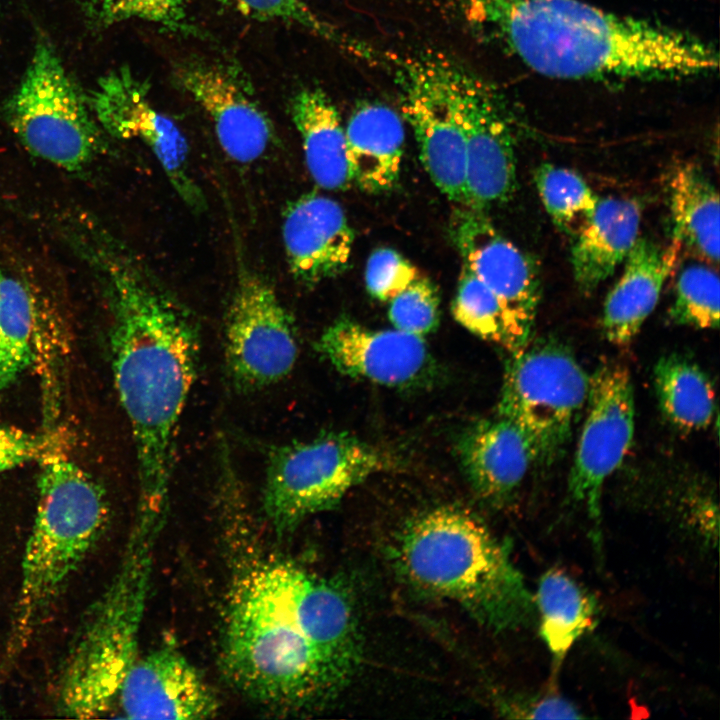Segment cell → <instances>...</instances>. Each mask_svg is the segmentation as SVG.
Here are the masks:
<instances>
[{
    "label": "cell",
    "mask_w": 720,
    "mask_h": 720,
    "mask_svg": "<svg viewBox=\"0 0 720 720\" xmlns=\"http://www.w3.org/2000/svg\"><path fill=\"white\" fill-rule=\"evenodd\" d=\"M228 578L220 665L249 699L280 711L325 704L360 660L356 618L336 583L263 544L241 484L218 489Z\"/></svg>",
    "instance_id": "1"
},
{
    "label": "cell",
    "mask_w": 720,
    "mask_h": 720,
    "mask_svg": "<svg viewBox=\"0 0 720 720\" xmlns=\"http://www.w3.org/2000/svg\"><path fill=\"white\" fill-rule=\"evenodd\" d=\"M91 250L111 314L112 370L136 454L140 511L166 515L176 437L199 360L191 314L128 248L101 233Z\"/></svg>",
    "instance_id": "2"
},
{
    "label": "cell",
    "mask_w": 720,
    "mask_h": 720,
    "mask_svg": "<svg viewBox=\"0 0 720 720\" xmlns=\"http://www.w3.org/2000/svg\"><path fill=\"white\" fill-rule=\"evenodd\" d=\"M439 1L554 79L682 78L719 64L717 51L695 36L581 0Z\"/></svg>",
    "instance_id": "3"
},
{
    "label": "cell",
    "mask_w": 720,
    "mask_h": 720,
    "mask_svg": "<svg viewBox=\"0 0 720 720\" xmlns=\"http://www.w3.org/2000/svg\"><path fill=\"white\" fill-rule=\"evenodd\" d=\"M394 551L409 584L457 603L488 628L533 623L534 596L512 561L510 544L471 513L452 506L423 512L400 531Z\"/></svg>",
    "instance_id": "4"
},
{
    "label": "cell",
    "mask_w": 720,
    "mask_h": 720,
    "mask_svg": "<svg viewBox=\"0 0 720 720\" xmlns=\"http://www.w3.org/2000/svg\"><path fill=\"white\" fill-rule=\"evenodd\" d=\"M37 461L38 498L13 624L16 648L29 640L42 614L102 535L109 515L102 487L53 436Z\"/></svg>",
    "instance_id": "5"
},
{
    "label": "cell",
    "mask_w": 720,
    "mask_h": 720,
    "mask_svg": "<svg viewBox=\"0 0 720 720\" xmlns=\"http://www.w3.org/2000/svg\"><path fill=\"white\" fill-rule=\"evenodd\" d=\"M154 544L130 534L116 575L87 611L61 671L58 711L91 719L108 712L137 658Z\"/></svg>",
    "instance_id": "6"
},
{
    "label": "cell",
    "mask_w": 720,
    "mask_h": 720,
    "mask_svg": "<svg viewBox=\"0 0 720 720\" xmlns=\"http://www.w3.org/2000/svg\"><path fill=\"white\" fill-rule=\"evenodd\" d=\"M396 464L389 452L345 432L274 447L265 469V518L276 535H286L309 516L334 507L370 476Z\"/></svg>",
    "instance_id": "7"
},
{
    "label": "cell",
    "mask_w": 720,
    "mask_h": 720,
    "mask_svg": "<svg viewBox=\"0 0 720 720\" xmlns=\"http://www.w3.org/2000/svg\"><path fill=\"white\" fill-rule=\"evenodd\" d=\"M589 379L569 348L553 339L529 342L507 360L498 416L524 434L534 463L550 464L563 452L587 401Z\"/></svg>",
    "instance_id": "8"
},
{
    "label": "cell",
    "mask_w": 720,
    "mask_h": 720,
    "mask_svg": "<svg viewBox=\"0 0 720 720\" xmlns=\"http://www.w3.org/2000/svg\"><path fill=\"white\" fill-rule=\"evenodd\" d=\"M11 129L32 155L61 169L86 168L102 149L99 126L51 44L40 38L5 104Z\"/></svg>",
    "instance_id": "9"
},
{
    "label": "cell",
    "mask_w": 720,
    "mask_h": 720,
    "mask_svg": "<svg viewBox=\"0 0 720 720\" xmlns=\"http://www.w3.org/2000/svg\"><path fill=\"white\" fill-rule=\"evenodd\" d=\"M403 119L410 125L425 171L450 201L468 206L466 146L452 75L440 53L394 58Z\"/></svg>",
    "instance_id": "10"
},
{
    "label": "cell",
    "mask_w": 720,
    "mask_h": 720,
    "mask_svg": "<svg viewBox=\"0 0 720 720\" xmlns=\"http://www.w3.org/2000/svg\"><path fill=\"white\" fill-rule=\"evenodd\" d=\"M224 335L227 370L241 391L280 382L297 361L298 342L290 314L272 285L240 256Z\"/></svg>",
    "instance_id": "11"
},
{
    "label": "cell",
    "mask_w": 720,
    "mask_h": 720,
    "mask_svg": "<svg viewBox=\"0 0 720 720\" xmlns=\"http://www.w3.org/2000/svg\"><path fill=\"white\" fill-rule=\"evenodd\" d=\"M99 125L110 135L144 144L158 161L175 193L193 212L207 208L193 176L189 144L180 127L150 98V85L128 66L99 79L89 97Z\"/></svg>",
    "instance_id": "12"
},
{
    "label": "cell",
    "mask_w": 720,
    "mask_h": 720,
    "mask_svg": "<svg viewBox=\"0 0 720 720\" xmlns=\"http://www.w3.org/2000/svg\"><path fill=\"white\" fill-rule=\"evenodd\" d=\"M587 402L568 492L598 526L604 482L620 466L633 439L635 402L629 371L615 363L600 366L589 379Z\"/></svg>",
    "instance_id": "13"
},
{
    "label": "cell",
    "mask_w": 720,
    "mask_h": 720,
    "mask_svg": "<svg viewBox=\"0 0 720 720\" xmlns=\"http://www.w3.org/2000/svg\"><path fill=\"white\" fill-rule=\"evenodd\" d=\"M450 234L462 263L499 300L522 350L530 342L541 298L536 263L497 231L484 210L457 206Z\"/></svg>",
    "instance_id": "14"
},
{
    "label": "cell",
    "mask_w": 720,
    "mask_h": 720,
    "mask_svg": "<svg viewBox=\"0 0 720 720\" xmlns=\"http://www.w3.org/2000/svg\"><path fill=\"white\" fill-rule=\"evenodd\" d=\"M452 75L465 137L467 207L485 211L515 190L512 130L483 80L454 60Z\"/></svg>",
    "instance_id": "15"
},
{
    "label": "cell",
    "mask_w": 720,
    "mask_h": 720,
    "mask_svg": "<svg viewBox=\"0 0 720 720\" xmlns=\"http://www.w3.org/2000/svg\"><path fill=\"white\" fill-rule=\"evenodd\" d=\"M174 75L208 115L230 159L250 164L265 154L274 140V128L238 72L216 61L191 58L178 63Z\"/></svg>",
    "instance_id": "16"
},
{
    "label": "cell",
    "mask_w": 720,
    "mask_h": 720,
    "mask_svg": "<svg viewBox=\"0 0 720 720\" xmlns=\"http://www.w3.org/2000/svg\"><path fill=\"white\" fill-rule=\"evenodd\" d=\"M315 349L340 374L389 387L424 384L435 368L424 337L373 330L344 316L322 332Z\"/></svg>",
    "instance_id": "17"
},
{
    "label": "cell",
    "mask_w": 720,
    "mask_h": 720,
    "mask_svg": "<svg viewBox=\"0 0 720 720\" xmlns=\"http://www.w3.org/2000/svg\"><path fill=\"white\" fill-rule=\"evenodd\" d=\"M117 700L128 719L195 720L216 715L219 701L199 671L176 648L137 657Z\"/></svg>",
    "instance_id": "18"
},
{
    "label": "cell",
    "mask_w": 720,
    "mask_h": 720,
    "mask_svg": "<svg viewBox=\"0 0 720 720\" xmlns=\"http://www.w3.org/2000/svg\"><path fill=\"white\" fill-rule=\"evenodd\" d=\"M281 233L289 271L302 285L314 287L348 268L354 232L334 199L309 192L289 201Z\"/></svg>",
    "instance_id": "19"
},
{
    "label": "cell",
    "mask_w": 720,
    "mask_h": 720,
    "mask_svg": "<svg viewBox=\"0 0 720 720\" xmlns=\"http://www.w3.org/2000/svg\"><path fill=\"white\" fill-rule=\"evenodd\" d=\"M457 454L473 490L485 501H508L534 463L531 446L511 421L480 420L459 437Z\"/></svg>",
    "instance_id": "20"
},
{
    "label": "cell",
    "mask_w": 720,
    "mask_h": 720,
    "mask_svg": "<svg viewBox=\"0 0 720 720\" xmlns=\"http://www.w3.org/2000/svg\"><path fill=\"white\" fill-rule=\"evenodd\" d=\"M680 250L675 242L662 248L647 238L637 239L604 303L602 327L611 343L626 345L638 334L657 305Z\"/></svg>",
    "instance_id": "21"
},
{
    "label": "cell",
    "mask_w": 720,
    "mask_h": 720,
    "mask_svg": "<svg viewBox=\"0 0 720 720\" xmlns=\"http://www.w3.org/2000/svg\"><path fill=\"white\" fill-rule=\"evenodd\" d=\"M403 118L379 102L356 106L345 126L346 155L352 183L368 193L391 190L404 155Z\"/></svg>",
    "instance_id": "22"
},
{
    "label": "cell",
    "mask_w": 720,
    "mask_h": 720,
    "mask_svg": "<svg viewBox=\"0 0 720 720\" xmlns=\"http://www.w3.org/2000/svg\"><path fill=\"white\" fill-rule=\"evenodd\" d=\"M640 203L632 198H600L573 237L571 265L579 290L590 294L625 260L639 238Z\"/></svg>",
    "instance_id": "23"
},
{
    "label": "cell",
    "mask_w": 720,
    "mask_h": 720,
    "mask_svg": "<svg viewBox=\"0 0 720 720\" xmlns=\"http://www.w3.org/2000/svg\"><path fill=\"white\" fill-rule=\"evenodd\" d=\"M307 170L324 190H344L352 184L346 155L345 126L327 93L318 87L298 90L289 102Z\"/></svg>",
    "instance_id": "24"
},
{
    "label": "cell",
    "mask_w": 720,
    "mask_h": 720,
    "mask_svg": "<svg viewBox=\"0 0 720 720\" xmlns=\"http://www.w3.org/2000/svg\"><path fill=\"white\" fill-rule=\"evenodd\" d=\"M674 240L708 264L719 262V195L693 163L676 167L668 182Z\"/></svg>",
    "instance_id": "25"
},
{
    "label": "cell",
    "mask_w": 720,
    "mask_h": 720,
    "mask_svg": "<svg viewBox=\"0 0 720 720\" xmlns=\"http://www.w3.org/2000/svg\"><path fill=\"white\" fill-rule=\"evenodd\" d=\"M534 601L539 633L556 673L574 643L595 625L597 601L559 569H549L540 577Z\"/></svg>",
    "instance_id": "26"
},
{
    "label": "cell",
    "mask_w": 720,
    "mask_h": 720,
    "mask_svg": "<svg viewBox=\"0 0 720 720\" xmlns=\"http://www.w3.org/2000/svg\"><path fill=\"white\" fill-rule=\"evenodd\" d=\"M656 394L665 416L678 428H707L716 409L715 393L706 374L686 358L670 354L654 368Z\"/></svg>",
    "instance_id": "27"
},
{
    "label": "cell",
    "mask_w": 720,
    "mask_h": 720,
    "mask_svg": "<svg viewBox=\"0 0 720 720\" xmlns=\"http://www.w3.org/2000/svg\"><path fill=\"white\" fill-rule=\"evenodd\" d=\"M36 325L31 291L0 266V393L31 364Z\"/></svg>",
    "instance_id": "28"
},
{
    "label": "cell",
    "mask_w": 720,
    "mask_h": 720,
    "mask_svg": "<svg viewBox=\"0 0 720 720\" xmlns=\"http://www.w3.org/2000/svg\"><path fill=\"white\" fill-rule=\"evenodd\" d=\"M218 1L254 20L294 25L365 62H383V56L376 49L322 18L304 0Z\"/></svg>",
    "instance_id": "29"
},
{
    "label": "cell",
    "mask_w": 720,
    "mask_h": 720,
    "mask_svg": "<svg viewBox=\"0 0 720 720\" xmlns=\"http://www.w3.org/2000/svg\"><path fill=\"white\" fill-rule=\"evenodd\" d=\"M534 180L553 223L574 237L592 216L599 197L575 171L551 163L537 167Z\"/></svg>",
    "instance_id": "30"
},
{
    "label": "cell",
    "mask_w": 720,
    "mask_h": 720,
    "mask_svg": "<svg viewBox=\"0 0 720 720\" xmlns=\"http://www.w3.org/2000/svg\"><path fill=\"white\" fill-rule=\"evenodd\" d=\"M455 320L475 336L498 344L511 354L521 350L494 293L462 263L452 303Z\"/></svg>",
    "instance_id": "31"
},
{
    "label": "cell",
    "mask_w": 720,
    "mask_h": 720,
    "mask_svg": "<svg viewBox=\"0 0 720 720\" xmlns=\"http://www.w3.org/2000/svg\"><path fill=\"white\" fill-rule=\"evenodd\" d=\"M89 19L97 27L140 20L182 36L200 37L186 0H86Z\"/></svg>",
    "instance_id": "32"
},
{
    "label": "cell",
    "mask_w": 720,
    "mask_h": 720,
    "mask_svg": "<svg viewBox=\"0 0 720 720\" xmlns=\"http://www.w3.org/2000/svg\"><path fill=\"white\" fill-rule=\"evenodd\" d=\"M720 282L710 264L684 267L677 279L671 318L680 325L713 329L719 326Z\"/></svg>",
    "instance_id": "33"
},
{
    "label": "cell",
    "mask_w": 720,
    "mask_h": 720,
    "mask_svg": "<svg viewBox=\"0 0 720 720\" xmlns=\"http://www.w3.org/2000/svg\"><path fill=\"white\" fill-rule=\"evenodd\" d=\"M388 316L395 329L424 337L439 324V294L436 286L419 276L389 301Z\"/></svg>",
    "instance_id": "34"
},
{
    "label": "cell",
    "mask_w": 720,
    "mask_h": 720,
    "mask_svg": "<svg viewBox=\"0 0 720 720\" xmlns=\"http://www.w3.org/2000/svg\"><path fill=\"white\" fill-rule=\"evenodd\" d=\"M419 276L417 267L402 254L382 247L375 249L367 260L365 285L373 298L389 302Z\"/></svg>",
    "instance_id": "35"
},
{
    "label": "cell",
    "mask_w": 720,
    "mask_h": 720,
    "mask_svg": "<svg viewBox=\"0 0 720 720\" xmlns=\"http://www.w3.org/2000/svg\"><path fill=\"white\" fill-rule=\"evenodd\" d=\"M499 711L509 718L522 719H579V709L552 689L545 693L503 698Z\"/></svg>",
    "instance_id": "36"
},
{
    "label": "cell",
    "mask_w": 720,
    "mask_h": 720,
    "mask_svg": "<svg viewBox=\"0 0 720 720\" xmlns=\"http://www.w3.org/2000/svg\"><path fill=\"white\" fill-rule=\"evenodd\" d=\"M50 436H39L0 423V474L32 460L44 452Z\"/></svg>",
    "instance_id": "37"
},
{
    "label": "cell",
    "mask_w": 720,
    "mask_h": 720,
    "mask_svg": "<svg viewBox=\"0 0 720 720\" xmlns=\"http://www.w3.org/2000/svg\"><path fill=\"white\" fill-rule=\"evenodd\" d=\"M0 713H1V711H0Z\"/></svg>",
    "instance_id": "38"
}]
</instances>
